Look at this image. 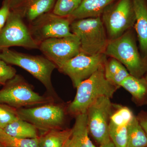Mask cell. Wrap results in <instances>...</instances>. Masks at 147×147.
I'll list each match as a JSON object with an SVG mask.
<instances>
[{"label": "cell", "mask_w": 147, "mask_h": 147, "mask_svg": "<svg viewBox=\"0 0 147 147\" xmlns=\"http://www.w3.org/2000/svg\"><path fill=\"white\" fill-rule=\"evenodd\" d=\"M107 60L105 54L92 56L81 52L58 69L70 78L74 86L76 88L80 83L104 67Z\"/></svg>", "instance_id": "8fae6325"}, {"label": "cell", "mask_w": 147, "mask_h": 147, "mask_svg": "<svg viewBox=\"0 0 147 147\" xmlns=\"http://www.w3.org/2000/svg\"><path fill=\"white\" fill-rule=\"evenodd\" d=\"M127 128L126 147H147V134L136 116L129 123Z\"/></svg>", "instance_id": "44dd1931"}, {"label": "cell", "mask_w": 147, "mask_h": 147, "mask_svg": "<svg viewBox=\"0 0 147 147\" xmlns=\"http://www.w3.org/2000/svg\"><path fill=\"white\" fill-rule=\"evenodd\" d=\"M7 134L21 139L38 138L37 129L31 123L19 118L3 129Z\"/></svg>", "instance_id": "ac0fdd59"}, {"label": "cell", "mask_w": 147, "mask_h": 147, "mask_svg": "<svg viewBox=\"0 0 147 147\" xmlns=\"http://www.w3.org/2000/svg\"><path fill=\"white\" fill-rule=\"evenodd\" d=\"M104 67L96 71L76 87L75 98L67 108L68 114L76 117L86 113L90 106L100 97L106 96L110 99L113 98L119 88L106 79Z\"/></svg>", "instance_id": "6da1fadb"}, {"label": "cell", "mask_w": 147, "mask_h": 147, "mask_svg": "<svg viewBox=\"0 0 147 147\" xmlns=\"http://www.w3.org/2000/svg\"><path fill=\"white\" fill-rule=\"evenodd\" d=\"M71 23L68 17L58 16L52 11L29 23L28 27L32 37L39 45L48 38L73 35L70 30Z\"/></svg>", "instance_id": "30bf717a"}, {"label": "cell", "mask_w": 147, "mask_h": 147, "mask_svg": "<svg viewBox=\"0 0 147 147\" xmlns=\"http://www.w3.org/2000/svg\"><path fill=\"white\" fill-rule=\"evenodd\" d=\"M116 0H82L81 4L68 18L74 20L101 17L105 9Z\"/></svg>", "instance_id": "5bb4252c"}, {"label": "cell", "mask_w": 147, "mask_h": 147, "mask_svg": "<svg viewBox=\"0 0 147 147\" xmlns=\"http://www.w3.org/2000/svg\"><path fill=\"white\" fill-rule=\"evenodd\" d=\"M145 79H146V80L147 81V74H146V76H145Z\"/></svg>", "instance_id": "1f68e13d"}, {"label": "cell", "mask_w": 147, "mask_h": 147, "mask_svg": "<svg viewBox=\"0 0 147 147\" xmlns=\"http://www.w3.org/2000/svg\"><path fill=\"white\" fill-rule=\"evenodd\" d=\"M104 69L106 79L119 88L124 80L130 75L124 65L113 58L106 61Z\"/></svg>", "instance_id": "ffe728a7"}, {"label": "cell", "mask_w": 147, "mask_h": 147, "mask_svg": "<svg viewBox=\"0 0 147 147\" xmlns=\"http://www.w3.org/2000/svg\"><path fill=\"white\" fill-rule=\"evenodd\" d=\"M1 58L9 64L20 67L29 72L45 86L52 96H55L51 76L57 68L55 64L46 57L19 53L5 49L1 51Z\"/></svg>", "instance_id": "3957f363"}, {"label": "cell", "mask_w": 147, "mask_h": 147, "mask_svg": "<svg viewBox=\"0 0 147 147\" xmlns=\"http://www.w3.org/2000/svg\"><path fill=\"white\" fill-rule=\"evenodd\" d=\"M127 125H117L110 122L109 134L110 140L116 147H126Z\"/></svg>", "instance_id": "d4e9b609"}, {"label": "cell", "mask_w": 147, "mask_h": 147, "mask_svg": "<svg viewBox=\"0 0 147 147\" xmlns=\"http://www.w3.org/2000/svg\"><path fill=\"white\" fill-rule=\"evenodd\" d=\"M136 21L134 26L142 53L147 55V0H133Z\"/></svg>", "instance_id": "9a60e30c"}, {"label": "cell", "mask_w": 147, "mask_h": 147, "mask_svg": "<svg viewBox=\"0 0 147 147\" xmlns=\"http://www.w3.org/2000/svg\"><path fill=\"white\" fill-rule=\"evenodd\" d=\"M101 18L109 40L119 37L135 24L133 0H116L105 9Z\"/></svg>", "instance_id": "8992f818"}, {"label": "cell", "mask_w": 147, "mask_h": 147, "mask_svg": "<svg viewBox=\"0 0 147 147\" xmlns=\"http://www.w3.org/2000/svg\"><path fill=\"white\" fill-rule=\"evenodd\" d=\"M12 0H3L0 7V30L5 24L10 11Z\"/></svg>", "instance_id": "83f0119b"}, {"label": "cell", "mask_w": 147, "mask_h": 147, "mask_svg": "<svg viewBox=\"0 0 147 147\" xmlns=\"http://www.w3.org/2000/svg\"><path fill=\"white\" fill-rule=\"evenodd\" d=\"M115 105L111 102L110 98L102 96L87 110L89 132L98 147H101L111 141L109 126Z\"/></svg>", "instance_id": "9c48e42d"}, {"label": "cell", "mask_w": 147, "mask_h": 147, "mask_svg": "<svg viewBox=\"0 0 147 147\" xmlns=\"http://www.w3.org/2000/svg\"><path fill=\"white\" fill-rule=\"evenodd\" d=\"M136 117L147 135V112L141 111Z\"/></svg>", "instance_id": "f1b7e54d"}, {"label": "cell", "mask_w": 147, "mask_h": 147, "mask_svg": "<svg viewBox=\"0 0 147 147\" xmlns=\"http://www.w3.org/2000/svg\"><path fill=\"white\" fill-rule=\"evenodd\" d=\"M18 117L31 123L43 132L61 129L65 122L67 108L54 102L37 107L17 109Z\"/></svg>", "instance_id": "52a82bcc"}, {"label": "cell", "mask_w": 147, "mask_h": 147, "mask_svg": "<svg viewBox=\"0 0 147 147\" xmlns=\"http://www.w3.org/2000/svg\"><path fill=\"white\" fill-rule=\"evenodd\" d=\"M70 141L73 147H97L94 145L89 136L87 113L80 114L76 117Z\"/></svg>", "instance_id": "e0dca14e"}, {"label": "cell", "mask_w": 147, "mask_h": 147, "mask_svg": "<svg viewBox=\"0 0 147 147\" xmlns=\"http://www.w3.org/2000/svg\"><path fill=\"white\" fill-rule=\"evenodd\" d=\"M121 87L131 94L132 100L137 106L147 105V81L145 77L137 78L130 74Z\"/></svg>", "instance_id": "2e32d148"}, {"label": "cell", "mask_w": 147, "mask_h": 147, "mask_svg": "<svg viewBox=\"0 0 147 147\" xmlns=\"http://www.w3.org/2000/svg\"><path fill=\"white\" fill-rule=\"evenodd\" d=\"M70 27L71 32L79 38L81 52L92 56L105 54L109 39L101 17L74 20Z\"/></svg>", "instance_id": "277c9868"}, {"label": "cell", "mask_w": 147, "mask_h": 147, "mask_svg": "<svg viewBox=\"0 0 147 147\" xmlns=\"http://www.w3.org/2000/svg\"><path fill=\"white\" fill-rule=\"evenodd\" d=\"M126 67L129 74L142 78L147 70V64L139 54L134 36L130 30L121 36L109 40L105 52Z\"/></svg>", "instance_id": "7a4b0ae2"}, {"label": "cell", "mask_w": 147, "mask_h": 147, "mask_svg": "<svg viewBox=\"0 0 147 147\" xmlns=\"http://www.w3.org/2000/svg\"><path fill=\"white\" fill-rule=\"evenodd\" d=\"M2 147H5V146H3Z\"/></svg>", "instance_id": "e575fe53"}, {"label": "cell", "mask_w": 147, "mask_h": 147, "mask_svg": "<svg viewBox=\"0 0 147 147\" xmlns=\"http://www.w3.org/2000/svg\"><path fill=\"white\" fill-rule=\"evenodd\" d=\"M71 129H55L43 132L39 136V147H63L71 137Z\"/></svg>", "instance_id": "d6986e66"}, {"label": "cell", "mask_w": 147, "mask_h": 147, "mask_svg": "<svg viewBox=\"0 0 147 147\" xmlns=\"http://www.w3.org/2000/svg\"><path fill=\"white\" fill-rule=\"evenodd\" d=\"M51 96L40 95L22 76L16 75L0 90V103L16 109L26 106L43 105L54 102Z\"/></svg>", "instance_id": "5b68a950"}, {"label": "cell", "mask_w": 147, "mask_h": 147, "mask_svg": "<svg viewBox=\"0 0 147 147\" xmlns=\"http://www.w3.org/2000/svg\"><path fill=\"white\" fill-rule=\"evenodd\" d=\"M38 49L58 69L81 52L80 40L74 34L45 40L40 43Z\"/></svg>", "instance_id": "7c38bea8"}, {"label": "cell", "mask_w": 147, "mask_h": 147, "mask_svg": "<svg viewBox=\"0 0 147 147\" xmlns=\"http://www.w3.org/2000/svg\"><path fill=\"white\" fill-rule=\"evenodd\" d=\"M134 116L132 111L128 107L115 104L110 117V123L121 126L127 125Z\"/></svg>", "instance_id": "603a6c76"}, {"label": "cell", "mask_w": 147, "mask_h": 147, "mask_svg": "<svg viewBox=\"0 0 147 147\" xmlns=\"http://www.w3.org/2000/svg\"><path fill=\"white\" fill-rule=\"evenodd\" d=\"M16 70L5 61L0 59V85L4 86L16 75Z\"/></svg>", "instance_id": "4316f807"}, {"label": "cell", "mask_w": 147, "mask_h": 147, "mask_svg": "<svg viewBox=\"0 0 147 147\" xmlns=\"http://www.w3.org/2000/svg\"><path fill=\"white\" fill-rule=\"evenodd\" d=\"M56 0H12L11 9L18 11L29 23L53 11Z\"/></svg>", "instance_id": "4fadbf2b"}, {"label": "cell", "mask_w": 147, "mask_h": 147, "mask_svg": "<svg viewBox=\"0 0 147 147\" xmlns=\"http://www.w3.org/2000/svg\"><path fill=\"white\" fill-rule=\"evenodd\" d=\"M70 138L67 141L63 147H73L70 141Z\"/></svg>", "instance_id": "f546056e"}, {"label": "cell", "mask_w": 147, "mask_h": 147, "mask_svg": "<svg viewBox=\"0 0 147 147\" xmlns=\"http://www.w3.org/2000/svg\"><path fill=\"white\" fill-rule=\"evenodd\" d=\"M101 147H116V146L114 145V144H113V142L111 141Z\"/></svg>", "instance_id": "4dcf8cb0"}, {"label": "cell", "mask_w": 147, "mask_h": 147, "mask_svg": "<svg viewBox=\"0 0 147 147\" xmlns=\"http://www.w3.org/2000/svg\"><path fill=\"white\" fill-rule=\"evenodd\" d=\"M3 147V145L1 144H0V147Z\"/></svg>", "instance_id": "d6a6232c"}, {"label": "cell", "mask_w": 147, "mask_h": 147, "mask_svg": "<svg viewBox=\"0 0 147 147\" xmlns=\"http://www.w3.org/2000/svg\"><path fill=\"white\" fill-rule=\"evenodd\" d=\"M0 59H1V53H0Z\"/></svg>", "instance_id": "836d02e7"}, {"label": "cell", "mask_w": 147, "mask_h": 147, "mask_svg": "<svg viewBox=\"0 0 147 147\" xmlns=\"http://www.w3.org/2000/svg\"><path fill=\"white\" fill-rule=\"evenodd\" d=\"M38 137L33 139L17 138L7 134L0 128V144L6 147H39Z\"/></svg>", "instance_id": "7402d4cb"}, {"label": "cell", "mask_w": 147, "mask_h": 147, "mask_svg": "<svg viewBox=\"0 0 147 147\" xmlns=\"http://www.w3.org/2000/svg\"><path fill=\"white\" fill-rule=\"evenodd\" d=\"M19 118L15 108L0 103V128L3 129Z\"/></svg>", "instance_id": "484cf974"}, {"label": "cell", "mask_w": 147, "mask_h": 147, "mask_svg": "<svg viewBox=\"0 0 147 147\" xmlns=\"http://www.w3.org/2000/svg\"><path fill=\"white\" fill-rule=\"evenodd\" d=\"M82 0H56L52 12L56 15L68 17L78 8Z\"/></svg>", "instance_id": "cb8c5ba5"}, {"label": "cell", "mask_w": 147, "mask_h": 147, "mask_svg": "<svg viewBox=\"0 0 147 147\" xmlns=\"http://www.w3.org/2000/svg\"><path fill=\"white\" fill-rule=\"evenodd\" d=\"M24 20L18 11L10 9L6 22L0 30L1 51L13 46L38 49V45L32 37Z\"/></svg>", "instance_id": "ba28073f"}]
</instances>
